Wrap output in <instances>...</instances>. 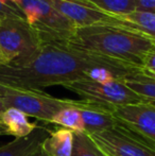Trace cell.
Instances as JSON below:
<instances>
[{"label":"cell","mask_w":155,"mask_h":156,"mask_svg":"<svg viewBox=\"0 0 155 156\" xmlns=\"http://www.w3.org/2000/svg\"><path fill=\"white\" fill-rule=\"evenodd\" d=\"M39 50L25 63L0 66V84L16 88L43 90L53 85H62L89 79L95 68H107L122 78L143 70L129 63L100 55L75 47L68 39L39 35Z\"/></svg>","instance_id":"1"},{"label":"cell","mask_w":155,"mask_h":156,"mask_svg":"<svg viewBox=\"0 0 155 156\" xmlns=\"http://www.w3.org/2000/svg\"><path fill=\"white\" fill-rule=\"evenodd\" d=\"M68 43L82 50L129 63L143 69V61L155 41L134 30L115 26L77 28Z\"/></svg>","instance_id":"2"},{"label":"cell","mask_w":155,"mask_h":156,"mask_svg":"<svg viewBox=\"0 0 155 156\" xmlns=\"http://www.w3.org/2000/svg\"><path fill=\"white\" fill-rule=\"evenodd\" d=\"M0 102L5 109L16 108L28 117H33L45 123H51L53 118L64 108L85 109L93 104L91 101L60 99L43 90L16 88L2 84H0Z\"/></svg>","instance_id":"3"},{"label":"cell","mask_w":155,"mask_h":156,"mask_svg":"<svg viewBox=\"0 0 155 156\" xmlns=\"http://www.w3.org/2000/svg\"><path fill=\"white\" fill-rule=\"evenodd\" d=\"M41 38L26 18L0 20V60L3 65H18L39 50Z\"/></svg>","instance_id":"4"},{"label":"cell","mask_w":155,"mask_h":156,"mask_svg":"<svg viewBox=\"0 0 155 156\" xmlns=\"http://www.w3.org/2000/svg\"><path fill=\"white\" fill-rule=\"evenodd\" d=\"M25 14L27 23L39 35L70 39L77 28L49 0H12Z\"/></svg>","instance_id":"5"},{"label":"cell","mask_w":155,"mask_h":156,"mask_svg":"<svg viewBox=\"0 0 155 156\" xmlns=\"http://www.w3.org/2000/svg\"><path fill=\"white\" fill-rule=\"evenodd\" d=\"M63 87L78 94L83 100L107 106H122L147 101L129 88L120 79L103 83L84 79L67 83Z\"/></svg>","instance_id":"6"},{"label":"cell","mask_w":155,"mask_h":156,"mask_svg":"<svg viewBox=\"0 0 155 156\" xmlns=\"http://www.w3.org/2000/svg\"><path fill=\"white\" fill-rule=\"evenodd\" d=\"M51 4L76 28L115 26L133 30L120 16L97 8L86 0H49ZM135 31V30H134Z\"/></svg>","instance_id":"7"},{"label":"cell","mask_w":155,"mask_h":156,"mask_svg":"<svg viewBox=\"0 0 155 156\" xmlns=\"http://www.w3.org/2000/svg\"><path fill=\"white\" fill-rule=\"evenodd\" d=\"M90 137L108 156H155V144L141 139L119 122Z\"/></svg>","instance_id":"8"},{"label":"cell","mask_w":155,"mask_h":156,"mask_svg":"<svg viewBox=\"0 0 155 156\" xmlns=\"http://www.w3.org/2000/svg\"><path fill=\"white\" fill-rule=\"evenodd\" d=\"M112 113L121 125L141 139L155 144V102L115 106Z\"/></svg>","instance_id":"9"},{"label":"cell","mask_w":155,"mask_h":156,"mask_svg":"<svg viewBox=\"0 0 155 156\" xmlns=\"http://www.w3.org/2000/svg\"><path fill=\"white\" fill-rule=\"evenodd\" d=\"M113 107L93 102L90 107L81 109L85 133L93 135L116 126L118 121L113 116Z\"/></svg>","instance_id":"10"},{"label":"cell","mask_w":155,"mask_h":156,"mask_svg":"<svg viewBox=\"0 0 155 156\" xmlns=\"http://www.w3.org/2000/svg\"><path fill=\"white\" fill-rule=\"evenodd\" d=\"M50 131L37 126L29 136L15 138L13 141L0 147V156H30L49 136Z\"/></svg>","instance_id":"11"},{"label":"cell","mask_w":155,"mask_h":156,"mask_svg":"<svg viewBox=\"0 0 155 156\" xmlns=\"http://www.w3.org/2000/svg\"><path fill=\"white\" fill-rule=\"evenodd\" d=\"M41 149L49 156H71L73 148V132L61 129L50 132L41 144Z\"/></svg>","instance_id":"12"},{"label":"cell","mask_w":155,"mask_h":156,"mask_svg":"<svg viewBox=\"0 0 155 156\" xmlns=\"http://www.w3.org/2000/svg\"><path fill=\"white\" fill-rule=\"evenodd\" d=\"M0 121L5 125L9 135L16 138L27 137L38 126L36 122H30L28 116L16 108L4 109Z\"/></svg>","instance_id":"13"},{"label":"cell","mask_w":155,"mask_h":156,"mask_svg":"<svg viewBox=\"0 0 155 156\" xmlns=\"http://www.w3.org/2000/svg\"><path fill=\"white\" fill-rule=\"evenodd\" d=\"M122 81L129 88L139 94L141 98L155 102V78L143 72V70H137L126 74Z\"/></svg>","instance_id":"14"},{"label":"cell","mask_w":155,"mask_h":156,"mask_svg":"<svg viewBox=\"0 0 155 156\" xmlns=\"http://www.w3.org/2000/svg\"><path fill=\"white\" fill-rule=\"evenodd\" d=\"M130 23L131 28L135 31L147 35L155 41V14L149 12L133 11L129 14L120 16Z\"/></svg>","instance_id":"15"},{"label":"cell","mask_w":155,"mask_h":156,"mask_svg":"<svg viewBox=\"0 0 155 156\" xmlns=\"http://www.w3.org/2000/svg\"><path fill=\"white\" fill-rule=\"evenodd\" d=\"M71 156H108L85 132H73Z\"/></svg>","instance_id":"16"},{"label":"cell","mask_w":155,"mask_h":156,"mask_svg":"<svg viewBox=\"0 0 155 156\" xmlns=\"http://www.w3.org/2000/svg\"><path fill=\"white\" fill-rule=\"evenodd\" d=\"M51 123L58 124L72 132H85L81 109L78 107L64 108L53 118Z\"/></svg>","instance_id":"17"},{"label":"cell","mask_w":155,"mask_h":156,"mask_svg":"<svg viewBox=\"0 0 155 156\" xmlns=\"http://www.w3.org/2000/svg\"><path fill=\"white\" fill-rule=\"evenodd\" d=\"M97 8L122 16L135 11V0H86Z\"/></svg>","instance_id":"18"},{"label":"cell","mask_w":155,"mask_h":156,"mask_svg":"<svg viewBox=\"0 0 155 156\" xmlns=\"http://www.w3.org/2000/svg\"><path fill=\"white\" fill-rule=\"evenodd\" d=\"M5 18H26L23 11L12 0H0V20Z\"/></svg>","instance_id":"19"},{"label":"cell","mask_w":155,"mask_h":156,"mask_svg":"<svg viewBox=\"0 0 155 156\" xmlns=\"http://www.w3.org/2000/svg\"><path fill=\"white\" fill-rule=\"evenodd\" d=\"M143 70L147 74L155 78V44L143 58Z\"/></svg>","instance_id":"20"},{"label":"cell","mask_w":155,"mask_h":156,"mask_svg":"<svg viewBox=\"0 0 155 156\" xmlns=\"http://www.w3.org/2000/svg\"><path fill=\"white\" fill-rule=\"evenodd\" d=\"M135 11L155 14V0H135Z\"/></svg>","instance_id":"21"},{"label":"cell","mask_w":155,"mask_h":156,"mask_svg":"<svg viewBox=\"0 0 155 156\" xmlns=\"http://www.w3.org/2000/svg\"><path fill=\"white\" fill-rule=\"evenodd\" d=\"M30 156H49V155H47L45 152H44V150L41 149V147H39V148L37 149L36 151H34L33 153H32Z\"/></svg>","instance_id":"22"},{"label":"cell","mask_w":155,"mask_h":156,"mask_svg":"<svg viewBox=\"0 0 155 156\" xmlns=\"http://www.w3.org/2000/svg\"><path fill=\"white\" fill-rule=\"evenodd\" d=\"M4 135H9L8 134V129H6L5 125L0 121V136H4Z\"/></svg>","instance_id":"23"},{"label":"cell","mask_w":155,"mask_h":156,"mask_svg":"<svg viewBox=\"0 0 155 156\" xmlns=\"http://www.w3.org/2000/svg\"><path fill=\"white\" fill-rule=\"evenodd\" d=\"M1 65H3V64H2V62H1V61H0V66H1Z\"/></svg>","instance_id":"24"},{"label":"cell","mask_w":155,"mask_h":156,"mask_svg":"<svg viewBox=\"0 0 155 156\" xmlns=\"http://www.w3.org/2000/svg\"><path fill=\"white\" fill-rule=\"evenodd\" d=\"M0 61H1V60H0ZM1 62H2V61H1ZM2 64H3V63H2Z\"/></svg>","instance_id":"25"}]
</instances>
